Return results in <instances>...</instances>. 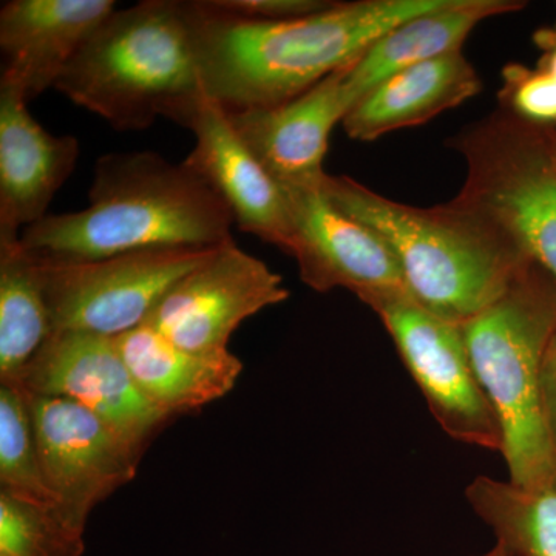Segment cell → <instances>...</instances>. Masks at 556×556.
<instances>
[{"label": "cell", "instance_id": "cell-1", "mask_svg": "<svg viewBox=\"0 0 556 556\" xmlns=\"http://www.w3.org/2000/svg\"><path fill=\"white\" fill-rule=\"evenodd\" d=\"M444 0L334 2L302 20H240L195 2L201 80L226 112L276 108L357 60L402 22Z\"/></svg>", "mask_w": 556, "mask_h": 556}, {"label": "cell", "instance_id": "cell-2", "mask_svg": "<svg viewBox=\"0 0 556 556\" xmlns=\"http://www.w3.org/2000/svg\"><path fill=\"white\" fill-rule=\"evenodd\" d=\"M232 212L185 163L155 152H119L94 164L89 206L47 215L22 230L21 244L51 262H91L167 248L233 241Z\"/></svg>", "mask_w": 556, "mask_h": 556}, {"label": "cell", "instance_id": "cell-3", "mask_svg": "<svg viewBox=\"0 0 556 556\" xmlns=\"http://www.w3.org/2000/svg\"><path fill=\"white\" fill-rule=\"evenodd\" d=\"M321 188L336 207L387 241L412 298L459 327L496 302L530 262L503 230L456 200L413 207L332 175Z\"/></svg>", "mask_w": 556, "mask_h": 556}, {"label": "cell", "instance_id": "cell-4", "mask_svg": "<svg viewBox=\"0 0 556 556\" xmlns=\"http://www.w3.org/2000/svg\"><path fill=\"white\" fill-rule=\"evenodd\" d=\"M195 2L116 9L70 62L54 90L116 130H144L204 93Z\"/></svg>", "mask_w": 556, "mask_h": 556}, {"label": "cell", "instance_id": "cell-5", "mask_svg": "<svg viewBox=\"0 0 556 556\" xmlns=\"http://www.w3.org/2000/svg\"><path fill=\"white\" fill-rule=\"evenodd\" d=\"M471 364L503 428L508 481L556 484V456L540 405V372L556 331V281L533 260L463 327Z\"/></svg>", "mask_w": 556, "mask_h": 556}, {"label": "cell", "instance_id": "cell-6", "mask_svg": "<svg viewBox=\"0 0 556 556\" xmlns=\"http://www.w3.org/2000/svg\"><path fill=\"white\" fill-rule=\"evenodd\" d=\"M450 144L467 166L457 203L496 225L556 281V160L546 129L500 109Z\"/></svg>", "mask_w": 556, "mask_h": 556}, {"label": "cell", "instance_id": "cell-7", "mask_svg": "<svg viewBox=\"0 0 556 556\" xmlns=\"http://www.w3.org/2000/svg\"><path fill=\"white\" fill-rule=\"evenodd\" d=\"M219 248L149 249L91 262L39 257L53 332L118 338L138 328L182 277Z\"/></svg>", "mask_w": 556, "mask_h": 556}, {"label": "cell", "instance_id": "cell-8", "mask_svg": "<svg viewBox=\"0 0 556 556\" xmlns=\"http://www.w3.org/2000/svg\"><path fill=\"white\" fill-rule=\"evenodd\" d=\"M367 306L378 314L445 434L501 455L503 428L479 382L459 325L434 316L407 291L379 295Z\"/></svg>", "mask_w": 556, "mask_h": 556}, {"label": "cell", "instance_id": "cell-9", "mask_svg": "<svg viewBox=\"0 0 556 556\" xmlns=\"http://www.w3.org/2000/svg\"><path fill=\"white\" fill-rule=\"evenodd\" d=\"M24 393L56 514L84 532L93 508L135 478L144 452L70 399Z\"/></svg>", "mask_w": 556, "mask_h": 556}, {"label": "cell", "instance_id": "cell-10", "mask_svg": "<svg viewBox=\"0 0 556 556\" xmlns=\"http://www.w3.org/2000/svg\"><path fill=\"white\" fill-rule=\"evenodd\" d=\"M288 299L283 278L230 241L182 277L146 324L193 353H228L244 320Z\"/></svg>", "mask_w": 556, "mask_h": 556}, {"label": "cell", "instance_id": "cell-11", "mask_svg": "<svg viewBox=\"0 0 556 556\" xmlns=\"http://www.w3.org/2000/svg\"><path fill=\"white\" fill-rule=\"evenodd\" d=\"M16 388L83 405L141 452L169 422L139 390L115 338L108 336L53 332Z\"/></svg>", "mask_w": 556, "mask_h": 556}, {"label": "cell", "instance_id": "cell-12", "mask_svg": "<svg viewBox=\"0 0 556 556\" xmlns=\"http://www.w3.org/2000/svg\"><path fill=\"white\" fill-rule=\"evenodd\" d=\"M324 186V185H321ZM291 243L303 283L317 292L343 288L362 303L408 292L399 260L365 223L340 211L324 188L287 190Z\"/></svg>", "mask_w": 556, "mask_h": 556}, {"label": "cell", "instance_id": "cell-13", "mask_svg": "<svg viewBox=\"0 0 556 556\" xmlns=\"http://www.w3.org/2000/svg\"><path fill=\"white\" fill-rule=\"evenodd\" d=\"M169 119L192 131L195 146L182 163L217 190L239 228L288 252L287 193L252 155L228 112L204 91L175 110Z\"/></svg>", "mask_w": 556, "mask_h": 556}, {"label": "cell", "instance_id": "cell-14", "mask_svg": "<svg viewBox=\"0 0 556 556\" xmlns=\"http://www.w3.org/2000/svg\"><path fill=\"white\" fill-rule=\"evenodd\" d=\"M343 68L285 104L228 112L233 129L285 192L321 188L327 178L329 137L353 109Z\"/></svg>", "mask_w": 556, "mask_h": 556}, {"label": "cell", "instance_id": "cell-15", "mask_svg": "<svg viewBox=\"0 0 556 556\" xmlns=\"http://www.w3.org/2000/svg\"><path fill=\"white\" fill-rule=\"evenodd\" d=\"M118 9L113 0H9L0 9V87L30 102L54 89L70 62Z\"/></svg>", "mask_w": 556, "mask_h": 556}, {"label": "cell", "instance_id": "cell-16", "mask_svg": "<svg viewBox=\"0 0 556 556\" xmlns=\"http://www.w3.org/2000/svg\"><path fill=\"white\" fill-rule=\"evenodd\" d=\"M27 104L0 87V237L9 239L47 217L79 159L78 139L49 134Z\"/></svg>", "mask_w": 556, "mask_h": 556}, {"label": "cell", "instance_id": "cell-17", "mask_svg": "<svg viewBox=\"0 0 556 556\" xmlns=\"http://www.w3.org/2000/svg\"><path fill=\"white\" fill-rule=\"evenodd\" d=\"M518 0H444L437 9L399 24L343 68L351 105L402 70L460 53L482 22L525 9Z\"/></svg>", "mask_w": 556, "mask_h": 556}, {"label": "cell", "instance_id": "cell-18", "mask_svg": "<svg viewBox=\"0 0 556 556\" xmlns=\"http://www.w3.org/2000/svg\"><path fill=\"white\" fill-rule=\"evenodd\" d=\"M115 342L139 390L167 419L225 397L243 371V362L230 351L193 353L149 324L124 332Z\"/></svg>", "mask_w": 556, "mask_h": 556}, {"label": "cell", "instance_id": "cell-19", "mask_svg": "<svg viewBox=\"0 0 556 556\" xmlns=\"http://www.w3.org/2000/svg\"><path fill=\"white\" fill-rule=\"evenodd\" d=\"M477 68L460 53L415 65L365 94L342 121L348 137L371 142L422 126L481 93Z\"/></svg>", "mask_w": 556, "mask_h": 556}, {"label": "cell", "instance_id": "cell-20", "mask_svg": "<svg viewBox=\"0 0 556 556\" xmlns=\"http://www.w3.org/2000/svg\"><path fill=\"white\" fill-rule=\"evenodd\" d=\"M53 336L42 263L0 237V383L16 387Z\"/></svg>", "mask_w": 556, "mask_h": 556}, {"label": "cell", "instance_id": "cell-21", "mask_svg": "<svg viewBox=\"0 0 556 556\" xmlns=\"http://www.w3.org/2000/svg\"><path fill=\"white\" fill-rule=\"evenodd\" d=\"M473 514L514 556H556V484L522 489L478 475L466 486Z\"/></svg>", "mask_w": 556, "mask_h": 556}, {"label": "cell", "instance_id": "cell-22", "mask_svg": "<svg viewBox=\"0 0 556 556\" xmlns=\"http://www.w3.org/2000/svg\"><path fill=\"white\" fill-rule=\"evenodd\" d=\"M0 493L51 508L58 503L40 467L35 424L27 394L0 383Z\"/></svg>", "mask_w": 556, "mask_h": 556}, {"label": "cell", "instance_id": "cell-23", "mask_svg": "<svg viewBox=\"0 0 556 556\" xmlns=\"http://www.w3.org/2000/svg\"><path fill=\"white\" fill-rule=\"evenodd\" d=\"M84 532L51 508L0 493V555L83 556Z\"/></svg>", "mask_w": 556, "mask_h": 556}, {"label": "cell", "instance_id": "cell-24", "mask_svg": "<svg viewBox=\"0 0 556 556\" xmlns=\"http://www.w3.org/2000/svg\"><path fill=\"white\" fill-rule=\"evenodd\" d=\"M501 76V109L541 129L556 127V79L551 73L508 64Z\"/></svg>", "mask_w": 556, "mask_h": 556}, {"label": "cell", "instance_id": "cell-25", "mask_svg": "<svg viewBox=\"0 0 556 556\" xmlns=\"http://www.w3.org/2000/svg\"><path fill=\"white\" fill-rule=\"evenodd\" d=\"M211 9L240 20L281 22L302 20L328 10L327 0H206Z\"/></svg>", "mask_w": 556, "mask_h": 556}, {"label": "cell", "instance_id": "cell-26", "mask_svg": "<svg viewBox=\"0 0 556 556\" xmlns=\"http://www.w3.org/2000/svg\"><path fill=\"white\" fill-rule=\"evenodd\" d=\"M540 405L556 456V331L544 353L540 372Z\"/></svg>", "mask_w": 556, "mask_h": 556}, {"label": "cell", "instance_id": "cell-27", "mask_svg": "<svg viewBox=\"0 0 556 556\" xmlns=\"http://www.w3.org/2000/svg\"><path fill=\"white\" fill-rule=\"evenodd\" d=\"M538 47L546 50L541 68L546 70L556 79V30H541L536 33Z\"/></svg>", "mask_w": 556, "mask_h": 556}, {"label": "cell", "instance_id": "cell-28", "mask_svg": "<svg viewBox=\"0 0 556 556\" xmlns=\"http://www.w3.org/2000/svg\"><path fill=\"white\" fill-rule=\"evenodd\" d=\"M470 556H514L510 554V551L506 546H503V544L495 543L493 544L492 548H489V551L484 552V554L479 555H470Z\"/></svg>", "mask_w": 556, "mask_h": 556}, {"label": "cell", "instance_id": "cell-29", "mask_svg": "<svg viewBox=\"0 0 556 556\" xmlns=\"http://www.w3.org/2000/svg\"><path fill=\"white\" fill-rule=\"evenodd\" d=\"M548 144H551L552 153H554L556 160V130L555 129H546Z\"/></svg>", "mask_w": 556, "mask_h": 556}]
</instances>
